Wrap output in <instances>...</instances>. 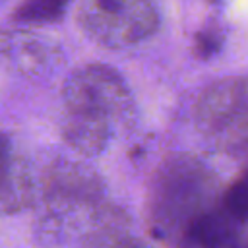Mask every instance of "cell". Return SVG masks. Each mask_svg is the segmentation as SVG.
Returning a JSON list of instances; mask_svg holds the SVG:
<instances>
[{
    "mask_svg": "<svg viewBox=\"0 0 248 248\" xmlns=\"http://www.w3.org/2000/svg\"><path fill=\"white\" fill-rule=\"evenodd\" d=\"M217 176L198 157L172 155L153 174L147 217L155 236L180 244L188 229L217 203Z\"/></svg>",
    "mask_w": 248,
    "mask_h": 248,
    "instance_id": "cell-2",
    "label": "cell"
},
{
    "mask_svg": "<svg viewBox=\"0 0 248 248\" xmlns=\"http://www.w3.org/2000/svg\"><path fill=\"white\" fill-rule=\"evenodd\" d=\"M132 116V95L122 76L105 64H89L70 74L62 87L60 134L79 155L107 149Z\"/></svg>",
    "mask_w": 248,
    "mask_h": 248,
    "instance_id": "cell-1",
    "label": "cell"
},
{
    "mask_svg": "<svg viewBox=\"0 0 248 248\" xmlns=\"http://www.w3.org/2000/svg\"><path fill=\"white\" fill-rule=\"evenodd\" d=\"M83 248H151L145 240L132 234L126 219L112 207H103L85 234Z\"/></svg>",
    "mask_w": 248,
    "mask_h": 248,
    "instance_id": "cell-7",
    "label": "cell"
},
{
    "mask_svg": "<svg viewBox=\"0 0 248 248\" xmlns=\"http://www.w3.org/2000/svg\"><path fill=\"white\" fill-rule=\"evenodd\" d=\"M70 0H23L16 12L14 19L19 23H54L58 21Z\"/></svg>",
    "mask_w": 248,
    "mask_h": 248,
    "instance_id": "cell-8",
    "label": "cell"
},
{
    "mask_svg": "<svg viewBox=\"0 0 248 248\" xmlns=\"http://www.w3.org/2000/svg\"><path fill=\"white\" fill-rule=\"evenodd\" d=\"M76 17L79 29L107 48L138 45L159 27V10L153 0H83Z\"/></svg>",
    "mask_w": 248,
    "mask_h": 248,
    "instance_id": "cell-3",
    "label": "cell"
},
{
    "mask_svg": "<svg viewBox=\"0 0 248 248\" xmlns=\"http://www.w3.org/2000/svg\"><path fill=\"white\" fill-rule=\"evenodd\" d=\"M227 248H248V240H236V242H232L231 246H227Z\"/></svg>",
    "mask_w": 248,
    "mask_h": 248,
    "instance_id": "cell-10",
    "label": "cell"
},
{
    "mask_svg": "<svg viewBox=\"0 0 248 248\" xmlns=\"http://www.w3.org/2000/svg\"><path fill=\"white\" fill-rule=\"evenodd\" d=\"M219 207L238 227L248 223V170H244L234 182H231L223 190L219 198Z\"/></svg>",
    "mask_w": 248,
    "mask_h": 248,
    "instance_id": "cell-9",
    "label": "cell"
},
{
    "mask_svg": "<svg viewBox=\"0 0 248 248\" xmlns=\"http://www.w3.org/2000/svg\"><path fill=\"white\" fill-rule=\"evenodd\" d=\"M196 126L213 143L234 145L248 140V76L219 79L196 103Z\"/></svg>",
    "mask_w": 248,
    "mask_h": 248,
    "instance_id": "cell-5",
    "label": "cell"
},
{
    "mask_svg": "<svg viewBox=\"0 0 248 248\" xmlns=\"http://www.w3.org/2000/svg\"><path fill=\"white\" fill-rule=\"evenodd\" d=\"M33 200V180L6 134L0 132V213H16Z\"/></svg>",
    "mask_w": 248,
    "mask_h": 248,
    "instance_id": "cell-6",
    "label": "cell"
},
{
    "mask_svg": "<svg viewBox=\"0 0 248 248\" xmlns=\"http://www.w3.org/2000/svg\"><path fill=\"white\" fill-rule=\"evenodd\" d=\"M43 202L50 225L62 227L85 215L93 225L95 217L105 207L103 182L83 165L60 163L43 178Z\"/></svg>",
    "mask_w": 248,
    "mask_h": 248,
    "instance_id": "cell-4",
    "label": "cell"
}]
</instances>
